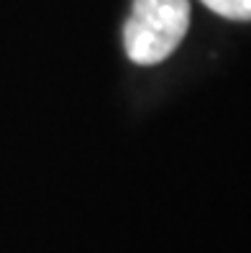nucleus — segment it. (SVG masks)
<instances>
[{
    "mask_svg": "<svg viewBox=\"0 0 251 253\" xmlns=\"http://www.w3.org/2000/svg\"><path fill=\"white\" fill-rule=\"evenodd\" d=\"M190 26L187 0H134L123 28L126 54L134 64H159L180 46Z\"/></svg>",
    "mask_w": 251,
    "mask_h": 253,
    "instance_id": "1",
    "label": "nucleus"
},
{
    "mask_svg": "<svg viewBox=\"0 0 251 253\" xmlns=\"http://www.w3.org/2000/svg\"><path fill=\"white\" fill-rule=\"evenodd\" d=\"M228 21H251V0H200Z\"/></svg>",
    "mask_w": 251,
    "mask_h": 253,
    "instance_id": "2",
    "label": "nucleus"
}]
</instances>
